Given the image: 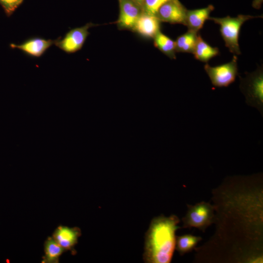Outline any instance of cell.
I'll return each instance as SVG.
<instances>
[{
    "instance_id": "6da1fadb",
    "label": "cell",
    "mask_w": 263,
    "mask_h": 263,
    "mask_svg": "<svg viewBox=\"0 0 263 263\" xmlns=\"http://www.w3.org/2000/svg\"><path fill=\"white\" fill-rule=\"evenodd\" d=\"M180 220L171 215L160 216L151 222L145 237L143 259L148 263H169L175 249L176 230Z\"/></svg>"
},
{
    "instance_id": "277c9868",
    "label": "cell",
    "mask_w": 263,
    "mask_h": 263,
    "mask_svg": "<svg viewBox=\"0 0 263 263\" xmlns=\"http://www.w3.org/2000/svg\"><path fill=\"white\" fill-rule=\"evenodd\" d=\"M214 206L201 202L195 205H188V210L182 218L184 228L195 227L204 232L214 222Z\"/></svg>"
},
{
    "instance_id": "3957f363",
    "label": "cell",
    "mask_w": 263,
    "mask_h": 263,
    "mask_svg": "<svg viewBox=\"0 0 263 263\" xmlns=\"http://www.w3.org/2000/svg\"><path fill=\"white\" fill-rule=\"evenodd\" d=\"M240 88L244 94L246 104L263 112V70L258 68L255 71L240 78Z\"/></svg>"
},
{
    "instance_id": "2e32d148",
    "label": "cell",
    "mask_w": 263,
    "mask_h": 263,
    "mask_svg": "<svg viewBox=\"0 0 263 263\" xmlns=\"http://www.w3.org/2000/svg\"><path fill=\"white\" fill-rule=\"evenodd\" d=\"M154 45L171 59H175V42L167 36L159 31L153 38Z\"/></svg>"
},
{
    "instance_id": "30bf717a",
    "label": "cell",
    "mask_w": 263,
    "mask_h": 263,
    "mask_svg": "<svg viewBox=\"0 0 263 263\" xmlns=\"http://www.w3.org/2000/svg\"><path fill=\"white\" fill-rule=\"evenodd\" d=\"M80 235L81 230L78 227L60 225L54 231L52 237L65 251H72Z\"/></svg>"
},
{
    "instance_id": "5b68a950",
    "label": "cell",
    "mask_w": 263,
    "mask_h": 263,
    "mask_svg": "<svg viewBox=\"0 0 263 263\" xmlns=\"http://www.w3.org/2000/svg\"><path fill=\"white\" fill-rule=\"evenodd\" d=\"M204 69L214 86L227 87L235 81L238 75L237 57L234 55L230 62L215 67L207 63Z\"/></svg>"
},
{
    "instance_id": "e0dca14e",
    "label": "cell",
    "mask_w": 263,
    "mask_h": 263,
    "mask_svg": "<svg viewBox=\"0 0 263 263\" xmlns=\"http://www.w3.org/2000/svg\"><path fill=\"white\" fill-rule=\"evenodd\" d=\"M202 239L200 236L185 234L176 236L175 248L181 255L190 252Z\"/></svg>"
},
{
    "instance_id": "7a4b0ae2",
    "label": "cell",
    "mask_w": 263,
    "mask_h": 263,
    "mask_svg": "<svg viewBox=\"0 0 263 263\" xmlns=\"http://www.w3.org/2000/svg\"><path fill=\"white\" fill-rule=\"evenodd\" d=\"M261 16L239 15L236 17L227 16L224 18L209 17L208 19L220 25V31L225 45L234 55L241 54L239 37L241 28L247 20Z\"/></svg>"
},
{
    "instance_id": "44dd1931",
    "label": "cell",
    "mask_w": 263,
    "mask_h": 263,
    "mask_svg": "<svg viewBox=\"0 0 263 263\" xmlns=\"http://www.w3.org/2000/svg\"><path fill=\"white\" fill-rule=\"evenodd\" d=\"M143 8L144 0H132Z\"/></svg>"
},
{
    "instance_id": "8992f818",
    "label": "cell",
    "mask_w": 263,
    "mask_h": 263,
    "mask_svg": "<svg viewBox=\"0 0 263 263\" xmlns=\"http://www.w3.org/2000/svg\"><path fill=\"white\" fill-rule=\"evenodd\" d=\"M95 25L89 22L70 30L62 38L55 40L54 44L67 53H74L81 49L89 35V29Z\"/></svg>"
},
{
    "instance_id": "52a82bcc",
    "label": "cell",
    "mask_w": 263,
    "mask_h": 263,
    "mask_svg": "<svg viewBox=\"0 0 263 263\" xmlns=\"http://www.w3.org/2000/svg\"><path fill=\"white\" fill-rule=\"evenodd\" d=\"M187 11L178 0H170L160 7L156 16L160 22L185 25Z\"/></svg>"
},
{
    "instance_id": "9a60e30c",
    "label": "cell",
    "mask_w": 263,
    "mask_h": 263,
    "mask_svg": "<svg viewBox=\"0 0 263 263\" xmlns=\"http://www.w3.org/2000/svg\"><path fill=\"white\" fill-rule=\"evenodd\" d=\"M198 32L189 30L178 37L175 42L176 52L193 54Z\"/></svg>"
},
{
    "instance_id": "7c38bea8",
    "label": "cell",
    "mask_w": 263,
    "mask_h": 263,
    "mask_svg": "<svg viewBox=\"0 0 263 263\" xmlns=\"http://www.w3.org/2000/svg\"><path fill=\"white\" fill-rule=\"evenodd\" d=\"M214 9L212 5L200 9L187 10L186 24L188 30L196 32L203 27L205 21L208 19L210 13Z\"/></svg>"
},
{
    "instance_id": "9c48e42d",
    "label": "cell",
    "mask_w": 263,
    "mask_h": 263,
    "mask_svg": "<svg viewBox=\"0 0 263 263\" xmlns=\"http://www.w3.org/2000/svg\"><path fill=\"white\" fill-rule=\"evenodd\" d=\"M55 40L36 37L29 38L20 44L11 43L13 49H19L31 57H39L55 43Z\"/></svg>"
},
{
    "instance_id": "ac0fdd59",
    "label": "cell",
    "mask_w": 263,
    "mask_h": 263,
    "mask_svg": "<svg viewBox=\"0 0 263 263\" xmlns=\"http://www.w3.org/2000/svg\"><path fill=\"white\" fill-rule=\"evenodd\" d=\"M170 0H144L143 10L149 14L156 16L160 7Z\"/></svg>"
},
{
    "instance_id": "5bb4252c",
    "label": "cell",
    "mask_w": 263,
    "mask_h": 263,
    "mask_svg": "<svg viewBox=\"0 0 263 263\" xmlns=\"http://www.w3.org/2000/svg\"><path fill=\"white\" fill-rule=\"evenodd\" d=\"M64 249L53 239L48 237L44 244V256L42 263H58Z\"/></svg>"
},
{
    "instance_id": "4fadbf2b",
    "label": "cell",
    "mask_w": 263,
    "mask_h": 263,
    "mask_svg": "<svg viewBox=\"0 0 263 263\" xmlns=\"http://www.w3.org/2000/svg\"><path fill=\"white\" fill-rule=\"evenodd\" d=\"M217 47L211 46L206 42L200 34H198L196 44L193 52L194 58L200 61L207 62L212 58L218 55Z\"/></svg>"
},
{
    "instance_id": "ba28073f",
    "label": "cell",
    "mask_w": 263,
    "mask_h": 263,
    "mask_svg": "<svg viewBox=\"0 0 263 263\" xmlns=\"http://www.w3.org/2000/svg\"><path fill=\"white\" fill-rule=\"evenodd\" d=\"M119 15L116 23L120 29H132L143 12V8L132 0H119Z\"/></svg>"
},
{
    "instance_id": "ffe728a7",
    "label": "cell",
    "mask_w": 263,
    "mask_h": 263,
    "mask_svg": "<svg viewBox=\"0 0 263 263\" xmlns=\"http://www.w3.org/2000/svg\"><path fill=\"white\" fill-rule=\"evenodd\" d=\"M263 0H253L252 6L253 8L259 9L261 8Z\"/></svg>"
},
{
    "instance_id": "8fae6325",
    "label": "cell",
    "mask_w": 263,
    "mask_h": 263,
    "mask_svg": "<svg viewBox=\"0 0 263 263\" xmlns=\"http://www.w3.org/2000/svg\"><path fill=\"white\" fill-rule=\"evenodd\" d=\"M160 22L156 16L143 11L136 20L132 30L144 38H153L160 31Z\"/></svg>"
},
{
    "instance_id": "d6986e66",
    "label": "cell",
    "mask_w": 263,
    "mask_h": 263,
    "mask_svg": "<svg viewBox=\"0 0 263 263\" xmlns=\"http://www.w3.org/2000/svg\"><path fill=\"white\" fill-rule=\"evenodd\" d=\"M23 0H0V4L3 8L5 14L11 16L20 5Z\"/></svg>"
}]
</instances>
